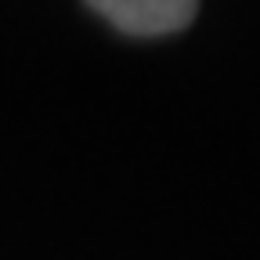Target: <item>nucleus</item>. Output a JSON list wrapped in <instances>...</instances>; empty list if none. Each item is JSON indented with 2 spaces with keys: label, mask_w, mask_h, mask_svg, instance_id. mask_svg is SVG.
<instances>
[{
  "label": "nucleus",
  "mask_w": 260,
  "mask_h": 260,
  "mask_svg": "<svg viewBox=\"0 0 260 260\" xmlns=\"http://www.w3.org/2000/svg\"><path fill=\"white\" fill-rule=\"evenodd\" d=\"M94 11L138 40L170 37L195 18V4H181V0H98Z\"/></svg>",
  "instance_id": "f257e3e1"
}]
</instances>
